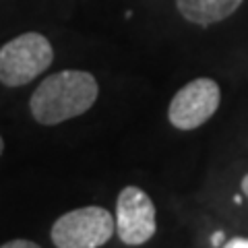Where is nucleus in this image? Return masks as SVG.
I'll use <instances>...</instances> for the list:
<instances>
[{
    "label": "nucleus",
    "mask_w": 248,
    "mask_h": 248,
    "mask_svg": "<svg viewBox=\"0 0 248 248\" xmlns=\"http://www.w3.org/2000/svg\"><path fill=\"white\" fill-rule=\"evenodd\" d=\"M99 85L87 71H60L48 75L31 93L29 110L35 122L56 126L77 118L97 102Z\"/></svg>",
    "instance_id": "1"
},
{
    "label": "nucleus",
    "mask_w": 248,
    "mask_h": 248,
    "mask_svg": "<svg viewBox=\"0 0 248 248\" xmlns=\"http://www.w3.org/2000/svg\"><path fill=\"white\" fill-rule=\"evenodd\" d=\"M54 60L52 44L37 31L21 33L0 48V83L23 87L48 71Z\"/></svg>",
    "instance_id": "2"
},
{
    "label": "nucleus",
    "mask_w": 248,
    "mask_h": 248,
    "mask_svg": "<svg viewBox=\"0 0 248 248\" xmlns=\"http://www.w3.org/2000/svg\"><path fill=\"white\" fill-rule=\"evenodd\" d=\"M116 219L104 207L89 205L60 215L50 230L56 248H99L114 236Z\"/></svg>",
    "instance_id": "3"
},
{
    "label": "nucleus",
    "mask_w": 248,
    "mask_h": 248,
    "mask_svg": "<svg viewBox=\"0 0 248 248\" xmlns=\"http://www.w3.org/2000/svg\"><path fill=\"white\" fill-rule=\"evenodd\" d=\"M221 102L219 85L213 79L201 77L176 93L168 108V118L178 130L199 128L217 112Z\"/></svg>",
    "instance_id": "4"
},
{
    "label": "nucleus",
    "mask_w": 248,
    "mask_h": 248,
    "mask_svg": "<svg viewBox=\"0 0 248 248\" xmlns=\"http://www.w3.org/2000/svg\"><path fill=\"white\" fill-rule=\"evenodd\" d=\"M155 205L139 186H124L116 201V234L128 246H141L155 236Z\"/></svg>",
    "instance_id": "5"
},
{
    "label": "nucleus",
    "mask_w": 248,
    "mask_h": 248,
    "mask_svg": "<svg viewBox=\"0 0 248 248\" xmlns=\"http://www.w3.org/2000/svg\"><path fill=\"white\" fill-rule=\"evenodd\" d=\"M244 0H176V9L186 21L201 27L232 17Z\"/></svg>",
    "instance_id": "6"
},
{
    "label": "nucleus",
    "mask_w": 248,
    "mask_h": 248,
    "mask_svg": "<svg viewBox=\"0 0 248 248\" xmlns=\"http://www.w3.org/2000/svg\"><path fill=\"white\" fill-rule=\"evenodd\" d=\"M0 248H42L40 244L31 242V240H25V238H17V240H11V242L2 244Z\"/></svg>",
    "instance_id": "7"
},
{
    "label": "nucleus",
    "mask_w": 248,
    "mask_h": 248,
    "mask_svg": "<svg viewBox=\"0 0 248 248\" xmlns=\"http://www.w3.org/2000/svg\"><path fill=\"white\" fill-rule=\"evenodd\" d=\"M221 248H248V238H240V236H236V238L228 240V242L223 244Z\"/></svg>",
    "instance_id": "8"
},
{
    "label": "nucleus",
    "mask_w": 248,
    "mask_h": 248,
    "mask_svg": "<svg viewBox=\"0 0 248 248\" xmlns=\"http://www.w3.org/2000/svg\"><path fill=\"white\" fill-rule=\"evenodd\" d=\"M223 236H226L223 232H215V234L211 236V244L213 246H223V244H226V242H223V240H226Z\"/></svg>",
    "instance_id": "9"
},
{
    "label": "nucleus",
    "mask_w": 248,
    "mask_h": 248,
    "mask_svg": "<svg viewBox=\"0 0 248 248\" xmlns=\"http://www.w3.org/2000/svg\"><path fill=\"white\" fill-rule=\"evenodd\" d=\"M242 192H244V195L248 197V174L242 178Z\"/></svg>",
    "instance_id": "10"
},
{
    "label": "nucleus",
    "mask_w": 248,
    "mask_h": 248,
    "mask_svg": "<svg viewBox=\"0 0 248 248\" xmlns=\"http://www.w3.org/2000/svg\"><path fill=\"white\" fill-rule=\"evenodd\" d=\"M234 203H236V205H240V203H242V197L236 195V197H234Z\"/></svg>",
    "instance_id": "11"
},
{
    "label": "nucleus",
    "mask_w": 248,
    "mask_h": 248,
    "mask_svg": "<svg viewBox=\"0 0 248 248\" xmlns=\"http://www.w3.org/2000/svg\"><path fill=\"white\" fill-rule=\"evenodd\" d=\"M2 151H4V141H2V137H0V155H2Z\"/></svg>",
    "instance_id": "12"
}]
</instances>
